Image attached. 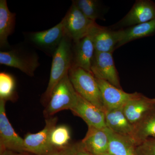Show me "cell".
<instances>
[{
  "label": "cell",
  "mask_w": 155,
  "mask_h": 155,
  "mask_svg": "<svg viewBox=\"0 0 155 155\" xmlns=\"http://www.w3.org/2000/svg\"><path fill=\"white\" fill-rule=\"evenodd\" d=\"M73 41L67 35L53 56L49 81L43 98L48 102L56 85L72 67L73 61Z\"/></svg>",
  "instance_id": "cell-1"
},
{
  "label": "cell",
  "mask_w": 155,
  "mask_h": 155,
  "mask_svg": "<svg viewBox=\"0 0 155 155\" xmlns=\"http://www.w3.org/2000/svg\"><path fill=\"white\" fill-rule=\"evenodd\" d=\"M39 59L36 52L26 46V43L19 44L0 52L1 65L16 68L31 77L40 65Z\"/></svg>",
  "instance_id": "cell-2"
},
{
  "label": "cell",
  "mask_w": 155,
  "mask_h": 155,
  "mask_svg": "<svg viewBox=\"0 0 155 155\" xmlns=\"http://www.w3.org/2000/svg\"><path fill=\"white\" fill-rule=\"evenodd\" d=\"M69 76L79 95L105 112L99 87L92 73L80 67H73L69 69Z\"/></svg>",
  "instance_id": "cell-3"
},
{
  "label": "cell",
  "mask_w": 155,
  "mask_h": 155,
  "mask_svg": "<svg viewBox=\"0 0 155 155\" xmlns=\"http://www.w3.org/2000/svg\"><path fill=\"white\" fill-rule=\"evenodd\" d=\"M25 43L53 57L66 35L63 19L58 24L47 30L23 33Z\"/></svg>",
  "instance_id": "cell-4"
},
{
  "label": "cell",
  "mask_w": 155,
  "mask_h": 155,
  "mask_svg": "<svg viewBox=\"0 0 155 155\" xmlns=\"http://www.w3.org/2000/svg\"><path fill=\"white\" fill-rule=\"evenodd\" d=\"M77 95L69 79L68 73L53 91L44 111L45 116H52L61 111L71 110L76 102Z\"/></svg>",
  "instance_id": "cell-5"
},
{
  "label": "cell",
  "mask_w": 155,
  "mask_h": 155,
  "mask_svg": "<svg viewBox=\"0 0 155 155\" xmlns=\"http://www.w3.org/2000/svg\"><path fill=\"white\" fill-rule=\"evenodd\" d=\"M72 2L63 19L66 35L75 43L89 34L97 23L86 17Z\"/></svg>",
  "instance_id": "cell-6"
},
{
  "label": "cell",
  "mask_w": 155,
  "mask_h": 155,
  "mask_svg": "<svg viewBox=\"0 0 155 155\" xmlns=\"http://www.w3.org/2000/svg\"><path fill=\"white\" fill-rule=\"evenodd\" d=\"M155 19V3L150 0H137L125 17L109 27L120 30Z\"/></svg>",
  "instance_id": "cell-7"
},
{
  "label": "cell",
  "mask_w": 155,
  "mask_h": 155,
  "mask_svg": "<svg viewBox=\"0 0 155 155\" xmlns=\"http://www.w3.org/2000/svg\"><path fill=\"white\" fill-rule=\"evenodd\" d=\"M57 120L56 117L46 119L45 126L42 130L35 134H27L24 139L25 151L36 155H49L54 149L50 136Z\"/></svg>",
  "instance_id": "cell-8"
},
{
  "label": "cell",
  "mask_w": 155,
  "mask_h": 155,
  "mask_svg": "<svg viewBox=\"0 0 155 155\" xmlns=\"http://www.w3.org/2000/svg\"><path fill=\"white\" fill-rule=\"evenodd\" d=\"M91 71L97 79L106 81L114 86L122 89L113 53L95 51L91 61Z\"/></svg>",
  "instance_id": "cell-9"
},
{
  "label": "cell",
  "mask_w": 155,
  "mask_h": 155,
  "mask_svg": "<svg viewBox=\"0 0 155 155\" xmlns=\"http://www.w3.org/2000/svg\"><path fill=\"white\" fill-rule=\"evenodd\" d=\"M6 101L0 99V148L1 153L5 151L24 152V139L14 131L7 118Z\"/></svg>",
  "instance_id": "cell-10"
},
{
  "label": "cell",
  "mask_w": 155,
  "mask_h": 155,
  "mask_svg": "<svg viewBox=\"0 0 155 155\" xmlns=\"http://www.w3.org/2000/svg\"><path fill=\"white\" fill-rule=\"evenodd\" d=\"M70 110L83 119L88 126L98 128L107 127L105 112L78 94L76 102Z\"/></svg>",
  "instance_id": "cell-11"
},
{
  "label": "cell",
  "mask_w": 155,
  "mask_h": 155,
  "mask_svg": "<svg viewBox=\"0 0 155 155\" xmlns=\"http://www.w3.org/2000/svg\"><path fill=\"white\" fill-rule=\"evenodd\" d=\"M110 143L109 128L88 126L85 136L79 145L84 150L93 155H101L107 152Z\"/></svg>",
  "instance_id": "cell-12"
},
{
  "label": "cell",
  "mask_w": 155,
  "mask_h": 155,
  "mask_svg": "<svg viewBox=\"0 0 155 155\" xmlns=\"http://www.w3.org/2000/svg\"><path fill=\"white\" fill-rule=\"evenodd\" d=\"M96 79L101 91L105 111L123 107L135 93H128L106 81Z\"/></svg>",
  "instance_id": "cell-13"
},
{
  "label": "cell",
  "mask_w": 155,
  "mask_h": 155,
  "mask_svg": "<svg viewBox=\"0 0 155 155\" xmlns=\"http://www.w3.org/2000/svg\"><path fill=\"white\" fill-rule=\"evenodd\" d=\"M155 106V98H151L135 92L123 107V111L129 122L134 126Z\"/></svg>",
  "instance_id": "cell-14"
},
{
  "label": "cell",
  "mask_w": 155,
  "mask_h": 155,
  "mask_svg": "<svg viewBox=\"0 0 155 155\" xmlns=\"http://www.w3.org/2000/svg\"><path fill=\"white\" fill-rule=\"evenodd\" d=\"M72 51V67H80L92 73L91 61L95 48L91 32L78 41L73 43Z\"/></svg>",
  "instance_id": "cell-15"
},
{
  "label": "cell",
  "mask_w": 155,
  "mask_h": 155,
  "mask_svg": "<svg viewBox=\"0 0 155 155\" xmlns=\"http://www.w3.org/2000/svg\"><path fill=\"white\" fill-rule=\"evenodd\" d=\"M95 51L113 53L119 41V30L97 24L92 30Z\"/></svg>",
  "instance_id": "cell-16"
},
{
  "label": "cell",
  "mask_w": 155,
  "mask_h": 155,
  "mask_svg": "<svg viewBox=\"0 0 155 155\" xmlns=\"http://www.w3.org/2000/svg\"><path fill=\"white\" fill-rule=\"evenodd\" d=\"M16 14L9 10L6 0H0V48L5 51L11 48L8 38L14 33Z\"/></svg>",
  "instance_id": "cell-17"
},
{
  "label": "cell",
  "mask_w": 155,
  "mask_h": 155,
  "mask_svg": "<svg viewBox=\"0 0 155 155\" xmlns=\"http://www.w3.org/2000/svg\"><path fill=\"white\" fill-rule=\"evenodd\" d=\"M123 107L105 112L106 126L114 133L132 137L134 125L127 120Z\"/></svg>",
  "instance_id": "cell-18"
},
{
  "label": "cell",
  "mask_w": 155,
  "mask_h": 155,
  "mask_svg": "<svg viewBox=\"0 0 155 155\" xmlns=\"http://www.w3.org/2000/svg\"><path fill=\"white\" fill-rule=\"evenodd\" d=\"M119 30V41L116 49L130 41L155 34V19Z\"/></svg>",
  "instance_id": "cell-19"
},
{
  "label": "cell",
  "mask_w": 155,
  "mask_h": 155,
  "mask_svg": "<svg viewBox=\"0 0 155 155\" xmlns=\"http://www.w3.org/2000/svg\"><path fill=\"white\" fill-rule=\"evenodd\" d=\"M132 138L137 146L147 139L155 138V106L134 126Z\"/></svg>",
  "instance_id": "cell-20"
},
{
  "label": "cell",
  "mask_w": 155,
  "mask_h": 155,
  "mask_svg": "<svg viewBox=\"0 0 155 155\" xmlns=\"http://www.w3.org/2000/svg\"><path fill=\"white\" fill-rule=\"evenodd\" d=\"M109 131L108 152L115 155H137L136 144L132 137L117 134L110 129Z\"/></svg>",
  "instance_id": "cell-21"
},
{
  "label": "cell",
  "mask_w": 155,
  "mask_h": 155,
  "mask_svg": "<svg viewBox=\"0 0 155 155\" xmlns=\"http://www.w3.org/2000/svg\"><path fill=\"white\" fill-rule=\"evenodd\" d=\"M78 9L89 19L96 21L97 19L105 21L104 16L107 9L99 0L72 1Z\"/></svg>",
  "instance_id": "cell-22"
},
{
  "label": "cell",
  "mask_w": 155,
  "mask_h": 155,
  "mask_svg": "<svg viewBox=\"0 0 155 155\" xmlns=\"http://www.w3.org/2000/svg\"><path fill=\"white\" fill-rule=\"evenodd\" d=\"M70 139L69 129L64 125L56 126L52 130L50 136L51 143L54 148L67 146Z\"/></svg>",
  "instance_id": "cell-23"
},
{
  "label": "cell",
  "mask_w": 155,
  "mask_h": 155,
  "mask_svg": "<svg viewBox=\"0 0 155 155\" xmlns=\"http://www.w3.org/2000/svg\"><path fill=\"white\" fill-rule=\"evenodd\" d=\"M15 81L11 74L5 72L0 73V99L11 100L15 94Z\"/></svg>",
  "instance_id": "cell-24"
},
{
  "label": "cell",
  "mask_w": 155,
  "mask_h": 155,
  "mask_svg": "<svg viewBox=\"0 0 155 155\" xmlns=\"http://www.w3.org/2000/svg\"><path fill=\"white\" fill-rule=\"evenodd\" d=\"M137 155H155V138L147 139L136 146Z\"/></svg>",
  "instance_id": "cell-25"
},
{
  "label": "cell",
  "mask_w": 155,
  "mask_h": 155,
  "mask_svg": "<svg viewBox=\"0 0 155 155\" xmlns=\"http://www.w3.org/2000/svg\"><path fill=\"white\" fill-rule=\"evenodd\" d=\"M79 144L66 146L64 147L54 150L49 155H75L78 149Z\"/></svg>",
  "instance_id": "cell-26"
},
{
  "label": "cell",
  "mask_w": 155,
  "mask_h": 155,
  "mask_svg": "<svg viewBox=\"0 0 155 155\" xmlns=\"http://www.w3.org/2000/svg\"><path fill=\"white\" fill-rule=\"evenodd\" d=\"M79 147H78V150L77 153H76L75 155H93L91 154L90 153H88V152L86 151L85 150H84L81 147L79 143Z\"/></svg>",
  "instance_id": "cell-27"
},
{
  "label": "cell",
  "mask_w": 155,
  "mask_h": 155,
  "mask_svg": "<svg viewBox=\"0 0 155 155\" xmlns=\"http://www.w3.org/2000/svg\"><path fill=\"white\" fill-rule=\"evenodd\" d=\"M1 155H20L19 154H17L14 153L12 152L11 151H5L3 152V153H1Z\"/></svg>",
  "instance_id": "cell-28"
},
{
  "label": "cell",
  "mask_w": 155,
  "mask_h": 155,
  "mask_svg": "<svg viewBox=\"0 0 155 155\" xmlns=\"http://www.w3.org/2000/svg\"><path fill=\"white\" fill-rule=\"evenodd\" d=\"M101 155H115L109 152H107Z\"/></svg>",
  "instance_id": "cell-29"
}]
</instances>
